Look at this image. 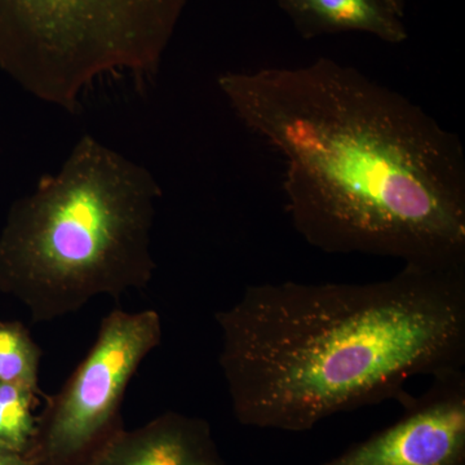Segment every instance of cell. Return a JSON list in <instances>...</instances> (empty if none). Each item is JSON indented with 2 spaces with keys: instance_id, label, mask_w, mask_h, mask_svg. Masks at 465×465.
Returning a JSON list of instances; mask_svg holds the SVG:
<instances>
[{
  "instance_id": "cell-1",
  "label": "cell",
  "mask_w": 465,
  "mask_h": 465,
  "mask_svg": "<svg viewBox=\"0 0 465 465\" xmlns=\"http://www.w3.org/2000/svg\"><path fill=\"white\" fill-rule=\"evenodd\" d=\"M217 85L282 159L286 213L312 247L465 268L463 145L419 104L327 57Z\"/></svg>"
},
{
  "instance_id": "cell-2",
  "label": "cell",
  "mask_w": 465,
  "mask_h": 465,
  "mask_svg": "<svg viewBox=\"0 0 465 465\" xmlns=\"http://www.w3.org/2000/svg\"><path fill=\"white\" fill-rule=\"evenodd\" d=\"M219 365L244 427L305 432L465 365V268L369 283H262L217 312Z\"/></svg>"
},
{
  "instance_id": "cell-3",
  "label": "cell",
  "mask_w": 465,
  "mask_h": 465,
  "mask_svg": "<svg viewBox=\"0 0 465 465\" xmlns=\"http://www.w3.org/2000/svg\"><path fill=\"white\" fill-rule=\"evenodd\" d=\"M161 195L148 168L84 134L60 170L11 207L0 234V290L34 322H51L97 296L145 289Z\"/></svg>"
},
{
  "instance_id": "cell-4",
  "label": "cell",
  "mask_w": 465,
  "mask_h": 465,
  "mask_svg": "<svg viewBox=\"0 0 465 465\" xmlns=\"http://www.w3.org/2000/svg\"><path fill=\"white\" fill-rule=\"evenodd\" d=\"M189 0H0V69L74 114L106 74H157Z\"/></svg>"
},
{
  "instance_id": "cell-5",
  "label": "cell",
  "mask_w": 465,
  "mask_h": 465,
  "mask_svg": "<svg viewBox=\"0 0 465 465\" xmlns=\"http://www.w3.org/2000/svg\"><path fill=\"white\" fill-rule=\"evenodd\" d=\"M157 312L115 309L65 384L45 396L26 458L32 465H90L124 430L122 405L143 361L161 344Z\"/></svg>"
},
{
  "instance_id": "cell-6",
  "label": "cell",
  "mask_w": 465,
  "mask_h": 465,
  "mask_svg": "<svg viewBox=\"0 0 465 465\" xmlns=\"http://www.w3.org/2000/svg\"><path fill=\"white\" fill-rule=\"evenodd\" d=\"M432 379L421 396L400 401L396 423L321 465H465L464 370Z\"/></svg>"
},
{
  "instance_id": "cell-7",
  "label": "cell",
  "mask_w": 465,
  "mask_h": 465,
  "mask_svg": "<svg viewBox=\"0 0 465 465\" xmlns=\"http://www.w3.org/2000/svg\"><path fill=\"white\" fill-rule=\"evenodd\" d=\"M90 465H225L204 419L168 411L124 430Z\"/></svg>"
},
{
  "instance_id": "cell-8",
  "label": "cell",
  "mask_w": 465,
  "mask_h": 465,
  "mask_svg": "<svg viewBox=\"0 0 465 465\" xmlns=\"http://www.w3.org/2000/svg\"><path fill=\"white\" fill-rule=\"evenodd\" d=\"M304 39L361 33L390 45L407 41L403 18L381 0H275Z\"/></svg>"
},
{
  "instance_id": "cell-9",
  "label": "cell",
  "mask_w": 465,
  "mask_h": 465,
  "mask_svg": "<svg viewBox=\"0 0 465 465\" xmlns=\"http://www.w3.org/2000/svg\"><path fill=\"white\" fill-rule=\"evenodd\" d=\"M42 349L23 323L0 321V384L39 390Z\"/></svg>"
},
{
  "instance_id": "cell-10",
  "label": "cell",
  "mask_w": 465,
  "mask_h": 465,
  "mask_svg": "<svg viewBox=\"0 0 465 465\" xmlns=\"http://www.w3.org/2000/svg\"><path fill=\"white\" fill-rule=\"evenodd\" d=\"M38 396L42 391L25 385L0 384V446L27 454L36 432Z\"/></svg>"
},
{
  "instance_id": "cell-11",
  "label": "cell",
  "mask_w": 465,
  "mask_h": 465,
  "mask_svg": "<svg viewBox=\"0 0 465 465\" xmlns=\"http://www.w3.org/2000/svg\"><path fill=\"white\" fill-rule=\"evenodd\" d=\"M0 465H32L26 455L0 446Z\"/></svg>"
},
{
  "instance_id": "cell-12",
  "label": "cell",
  "mask_w": 465,
  "mask_h": 465,
  "mask_svg": "<svg viewBox=\"0 0 465 465\" xmlns=\"http://www.w3.org/2000/svg\"><path fill=\"white\" fill-rule=\"evenodd\" d=\"M391 11L399 15L400 17L405 18V0H381Z\"/></svg>"
}]
</instances>
